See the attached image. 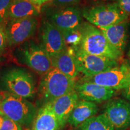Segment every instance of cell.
<instances>
[{"mask_svg": "<svg viewBox=\"0 0 130 130\" xmlns=\"http://www.w3.org/2000/svg\"><path fill=\"white\" fill-rule=\"evenodd\" d=\"M127 56L128 57L130 58V48L129 49V50H128V53H127Z\"/></svg>", "mask_w": 130, "mask_h": 130, "instance_id": "cell-31", "label": "cell"}, {"mask_svg": "<svg viewBox=\"0 0 130 130\" xmlns=\"http://www.w3.org/2000/svg\"><path fill=\"white\" fill-rule=\"evenodd\" d=\"M74 50L78 70L86 77L100 74L118 66L117 60L89 54L78 48Z\"/></svg>", "mask_w": 130, "mask_h": 130, "instance_id": "cell-8", "label": "cell"}, {"mask_svg": "<svg viewBox=\"0 0 130 130\" xmlns=\"http://www.w3.org/2000/svg\"><path fill=\"white\" fill-rule=\"evenodd\" d=\"M98 107L95 102L79 100L70 115L68 123L72 127L77 128L88 119L96 116Z\"/></svg>", "mask_w": 130, "mask_h": 130, "instance_id": "cell-19", "label": "cell"}, {"mask_svg": "<svg viewBox=\"0 0 130 130\" xmlns=\"http://www.w3.org/2000/svg\"><path fill=\"white\" fill-rule=\"evenodd\" d=\"M82 16L89 23L98 28H106L128 18L116 3L86 8L82 11Z\"/></svg>", "mask_w": 130, "mask_h": 130, "instance_id": "cell-5", "label": "cell"}, {"mask_svg": "<svg viewBox=\"0 0 130 130\" xmlns=\"http://www.w3.org/2000/svg\"><path fill=\"white\" fill-rule=\"evenodd\" d=\"M75 90L81 100L95 103H101L110 100L116 93V90L113 89L81 81L76 83Z\"/></svg>", "mask_w": 130, "mask_h": 130, "instance_id": "cell-13", "label": "cell"}, {"mask_svg": "<svg viewBox=\"0 0 130 130\" xmlns=\"http://www.w3.org/2000/svg\"><path fill=\"white\" fill-rule=\"evenodd\" d=\"M3 98H4V94L1 93L0 92V102L2 101V100H3Z\"/></svg>", "mask_w": 130, "mask_h": 130, "instance_id": "cell-29", "label": "cell"}, {"mask_svg": "<svg viewBox=\"0 0 130 130\" xmlns=\"http://www.w3.org/2000/svg\"><path fill=\"white\" fill-rule=\"evenodd\" d=\"M0 130H23L22 126L7 117L0 115Z\"/></svg>", "mask_w": 130, "mask_h": 130, "instance_id": "cell-22", "label": "cell"}, {"mask_svg": "<svg viewBox=\"0 0 130 130\" xmlns=\"http://www.w3.org/2000/svg\"><path fill=\"white\" fill-rule=\"evenodd\" d=\"M51 58L53 67L70 78L75 79L79 74L74 49L67 48Z\"/></svg>", "mask_w": 130, "mask_h": 130, "instance_id": "cell-16", "label": "cell"}, {"mask_svg": "<svg viewBox=\"0 0 130 130\" xmlns=\"http://www.w3.org/2000/svg\"><path fill=\"white\" fill-rule=\"evenodd\" d=\"M116 3L128 18L130 17V0H116Z\"/></svg>", "mask_w": 130, "mask_h": 130, "instance_id": "cell-25", "label": "cell"}, {"mask_svg": "<svg viewBox=\"0 0 130 130\" xmlns=\"http://www.w3.org/2000/svg\"><path fill=\"white\" fill-rule=\"evenodd\" d=\"M75 130H115L104 113L88 119Z\"/></svg>", "mask_w": 130, "mask_h": 130, "instance_id": "cell-20", "label": "cell"}, {"mask_svg": "<svg viewBox=\"0 0 130 130\" xmlns=\"http://www.w3.org/2000/svg\"><path fill=\"white\" fill-rule=\"evenodd\" d=\"M40 12L41 7L34 4L29 0H13L8 12L7 22L27 18H37Z\"/></svg>", "mask_w": 130, "mask_h": 130, "instance_id": "cell-18", "label": "cell"}, {"mask_svg": "<svg viewBox=\"0 0 130 130\" xmlns=\"http://www.w3.org/2000/svg\"><path fill=\"white\" fill-rule=\"evenodd\" d=\"M46 20L63 33L78 30L82 25V12L75 6L54 7L46 12Z\"/></svg>", "mask_w": 130, "mask_h": 130, "instance_id": "cell-6", "label": "cell"}, {"mask_svg": "<svg viewBox=\"0 0 130 130\" xmlns=\"http://www.w3.org/2000/svg\"><path fill=\"white\" fill-rule=\"evenodd\" d=\"M30 130H60L59 123L50 103L42 105L38 110Z\"/></svg>", "mask_w": 130, "mask_h": 130, "instance_id": "cell-17", "label": "cell"}, {"mask_svg": "<svg viewBox=\"0 0 130 130\" xmlns=\"http://www.w3.org/2000/svg\"><path fill=\"white\" fill-rule=\"evenodd\" d=\"M81 0H51L50 4L55 7H61V6H75Z\"/></svg>", "mask_w": 130, "mask_h": 130, "instance_id": "cell-24", "label": "cell"}, {"mask_svg": "<svg viewBox=\"0 0 130 130\" xmlns=\"http://www.w3.org/2000/svg\"><path fill=\"white\" fill-rule=\"evenodd\" d=\"M82 39L79 50L84 53L112 59H120L122 54L115 50L100 28L89 22H84L81 27Z\"/></svg>", "mask_w": 130, "mask_h": 130, "instance_id": "cell-3", "label": "cell"}, {"mask_svg": "<svg viewBox=\"0 0 130 130\" xmlns=\"http://www.w3.org/2000/svg\"><path fill=\"white\" fill-rule=\"evenodd\" d=\"M13 0H0V26L4 28L7 22L9 8Z\"/></svg>", "mask_w": 130, "mask_h": 130, "instance_id": "cell-23", "label": "cell"}, {"mask_svg": "<svg viewBox=\"0 0 130 130\" xmlns=\"http://www.w3.org/2000/svg\"><path fill=\"white\" fill-rule=\"evenodd\" d=\"M115 130L130 128V102L121 98H111L106 104L104 112Z\"/></svg>", "mask_w": 130, "mask_h": 130, "instance_id": "cell-12", "label": "cell"}, {"mask_svg": "<svg viewBox=\"0 0 130 130\" xmlns=\"http://www.w3.org/2000/svg\"><path fill=\"white\" fill-rule=\"evenodd\" d=\"M39 45L51 58L66 48L63 32L46 19L40 26Z\"/></svg>", "mask_w": 130, "mask_h": 130, "instance_id": "cell-11", "label": "cell"}, {"mask_svg": "<svg viewBox=\"0 0 130 130\" xmlns=\"http://www.w3.org/2000/svg\"><path fill=\"white\" fill-rule=\"evenodd\" d=\"M81 28V27H80ZM64 36L65 43L67 48L76 49L80 45L82 39V33L81 29L71 31L63 33Z\"/></svg>", "mask_w": 130, "mask_h": 130, "instance_id": "cell-21", "label": "cell"}, {"mask_svg": "<svg viewBox=\"0 0 130 130\" xmlns=\"http://www.w3.org/2000/svg\"><path fill=\"white\" fill-rule=\"evenodd\" d=\"M37 111V107L30 101L7 92L0 102V115L24 127L31 125Z\"/></svg>", "mask_w": 130, "mask_h": 130, "instance_id": "cell-4", "label": "cell"}, {"mask_svg": "<svg viewBox=\"0 0 130 130\" xmlns=\"http://www.w3.org/2000/svg\"><path fill=\"white\" fill-rule=\"evenodd\" d=\"M22 53L24 62L38 74L43 75L53 68L51 57L33 40L25 42Z\"/></svg>", "mask_w": 130, "mask_h": 130, "instance_id": "cell-10", "label": "cell"}, {"mask_svg": "<svg viewBox=\"0 0 130 130\" xmlns=\"http://www.w3.org/2000/svg\"><path fill=\"white\" fill-rule=\"evenodd\" d=\"M7 45V37H6L4 28L0 26V54H1L4 51Z\"/></svg>", "mask_w": 130, "mask_h": 130, "instance_id": "cell-26", "label": "cell"}, {"mask_svg": "<svg viewBox=\"0 0 130 130\" xmlns=\"http://www.w3.org/2000/svg\"><path fill=\"white\" fill-rule=\"evenodd\" d=\"M79 81L92 83L116 90L124 89L130 84V64L123 63L121 66L100 74L89 77L84 76Z\"/></svg>", "mask_w": 130, "mask_h": 130, "instance_id": "cell-7", "label": "cell"}, {"mask_svg": "<svg viewBox=\"0 0 130 130\" xmlns=\"http://www.w3.org/2000/svg\"><path fill=\"white\" fill-rule=\"evenodd\" d=\"M129 22L126 20L106 28H100L110 45L122 54L128 43Z\"/></svg>", "mask_w": 130, "mask_h": 130, "instance_id": "cell-15", "label": "cell"}, {"mask_svg": "<svg viewBox=\"0 0 130 130\" xmlns=\"http://www.w3.org/2000/svg\"><path fill=\"white\" fill-rule=\"evenodd\" d=\"M95 1H101V2H105V1H110V0H93Z\"/></svg>", "mask_w": 130, "mask_h": 130, "instance_id": "cell-30", "label": "cell"}, {"mask_svg": "<svg viewBox=\"0 0 130 130\" xmlns=\"http://www.w3.org/2000/svg\"><path fill=\"white\" fill-rule=\"evenodd\" d=\"M1 86L7 93L28 100L36 94L35 78L24 68H13L5 71L1 77Z\"/></svg>", "mask_w": 130, "mask_h": 130, "instance_id": "cell-2", "label": "cell"}, {"mask_svg": "<svg viewBox=\"0 0 130 130\" xmlns=\"http://www.w3.org/2000/svg\"><path fill=\"white\" fill-rule=\"evenodd\" d=\"M79 100L78 95L74 90L50 102L59 123L60 129L68 123V119Z\"/></svg>", "mask_w": 130, "mask_h": 130, "instance_id": "cell-14", "label": "cell"}, {"mask_svg": "<svg viewBox=\"0 0 130 130\" xmlns=\"http://www.w3.org/2000/svg\"><path fill=\"white\" fill-rule=\"evenodd\" d=\"M37 25L35 17L8 21L4 27L7 45H18L28 41L35 34Z\"/></svg>", "mask_w": 130, "mask_h": 130, "instance_id": "cell-9", "label": "cell"}, {"mask_svg": "<svg viewBox=\"0 0 130 130\" xmlns=\"http://www.w3.org/2000/svg\"><path fill=\"white\" fill-rule=\"evenodd\" d=\"M76 81L55 68L42 76L37 93L42 105L75 90Z\"/></svg>", "mask_w": 130, "mask_h": 130, "instance_id": "cell-1", "label": "cell"}, {"mask_svg": "<svg viewBox=\"0 0 130 130\" xmlns=\"http://www.w3.org/2000/svg\"><path fill=\"white\" fill-rule=\"evenodd\" d=\"M29 1L36 6L42 7L43 4H46L47 3H50L51 0H29Z\"/></svg>", "mask_w": 130, "mask_h": 130, "instance_id": "cell-27", "label": "cell"}, {"mask_svg": "<svg viewBox=\"0 0 130 130\" xmlns=\"http://www.w3.org/2000/svg\"><path fill=\"white\" fill-rule=\"evenodd\" d=\"M123 95L128 101L130 102V84L125 89H123Z\"/></svg>", "mask_w": 130, "mask_h": 130, "instance_id": "cell-28", "label": "cell"}]
</instances>
